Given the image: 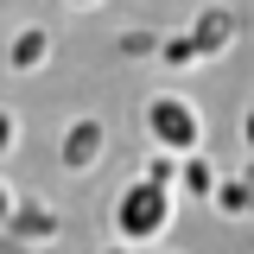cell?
Returning a JSON list of instances; mask_svg holds the SVG:
<instances>
[{"label": "cell", "instance_id": "6da1fadb", "mask_svg": "<svg viewBox=\"0 0 254 254\" xmlns=\"http://www.w3.org/2000/svg\"><path fill=\"white\" fill-rule=\"evenodd\" d=\"M140 121H146V140H153V153L190 159L197 146H203V121H197V108H190L185 95H172V89L146 95V108H140Z\"/></svg>", "mask_w": 254, "mask_h": 254}, {"label": "cell", "instance_id": "7a4b0ae2", "mask_svg": "<svg viewBox=\"0 0 254 254\" xmlns=\"http://www.w3.org/2000/svg\"><path fill=\"white\" fill-rule=\"evenodd\" d=\"M165 222H172V185H153L146 172L121 190V203H115V235L127 242H159L165 235Z\"/></svg>", "mask_w": 254, "mask_h": 254}, {"label": "cell", "instance_id": "3957f363", "mask_svg": "<svg viewBox=\"0 0 254 254\" xmlns=\"http://www.w3.org/2000/svg\"><path fill=\"white\" fill-rule=\"evenodd\" d=\"M229 32H235V19L216 6V13H203L190 32L165 38V45H159V58H165V64H197V58H210V51H222V45H229Z\"/></svg>", "mask_w": 254, "mask_h": 254}, {"label": "cell", "instance_id": "277c9868", "mask_svg": "<svg viewBox=\"0 0 254 254\" xmlns=\"http://www.w3.org/2000/svg\"><path fill=\"white\" fill-rule=\"evenodd\" d=\"M102 140H108V133H102V121H95V115H83V121H70V127H64L58 159L70 165V172H89L95 159H102Z\"/></svg>", "mask_w": 254, "mask_h": 254}, {"label": "cell", "instance_id": "5b68a950", "mask_svg": "<svg viewBox=\"0 0 254 254\" xmlns=\"http://www.w3.org/2000/svg\"><path fill=\"white\" fill-rule=\"evenodd\" d=\"M45 58H51V32H45V26L13 32V45H6V64H13V70H38Z\"/></svg>", "mask_w": 254, "mask_h": 254}, {"label": "cell", "instance_id": "8992f818", "mask_svg": "<svg viewBox=\"0 0 254 254\" xmlns=\"http://www.w3.org/2000/svg\"><path fill=\"white\" fill-rule=\"evenodd\" d=\"M178 185H185L190 197H210V203H216V190H222V185H216V172H210V159H203V153H190L185 165H178Z\"/></svg>", "mask_w": 254, "mask_h": 254}, {"label": "cell", "instance_id": "52a82bcc", "mask_svg": "<svg viewBox=\"0 0 254 254\" xmlns=\"http://www.w3.org/2000/svg\"><path fill=\"white\" fill-rule=\"evenodd\" d=\"M0 153H13V115L0 108Z\"/></svg>", "mask_w": 254, "mask_h": 254}, {"label": "cell", "instance_id": "ba28073f", "mask_svg": "<svg viewBox=\"0 0 254 254\" xmlns=\"http://www.w3.org/2000/svg\"><path fill=\"white\" fill-rule=\"evenodd\" d=\"M13 216H19V210H13V190L0 185V222H13Z\"/></svg>", "mask_w": 254, "mask_h": 254}, {"label": "cell", "instance_id": "9c48e42d", "mask_svg": "<svg viewBox=\"0 0 254 254\" xmlns=\"http://www.w3.org/2000/svg\"><path fill=\"white\" fill-rule=\"evenodd\" d=\"M70 6H95V0H70Z\"/></svg>", "mask_w": 254, "mask_h": 254}]
</instances>
